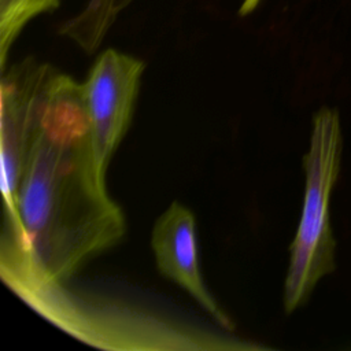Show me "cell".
<instances>
[{
	"mask_svg": "<svg viewBox=\"0 0 351 351\" xmlns=\"http://www.w3.org/2000/svg\"><path fill=\"white\" fill-rule=\"evenodd\" d=\"M0 276L25 303L81 341L104 350H258L165 319L137 307L74 292L37 271L14 247L0 243Z\"/></svg>",
	"mask_w": 351,
	"mask_h": 351,
	"instance_id": "cell-2",
	"label": "cell"
},
{
	"mask_svg": "<svg viewBox=\"0 0 351 351\" xmlns=\"http://www.w3.org/2000/svg\"><path fill=\"white\" fill-rule=\"evenodd\" d=\"M151 247L160 274L186 291L219 326L233 330V321L215 302L203 281L196 219L192 211L173 202L154 225Z\"/></svg>",
	"mask_w": 351,
	"mask_h": 351,
	"instance_id": "cell-6",
	"label": "cell"
},
{
	"mask_svg": "<svg viewBox=\"0 0 351 351\" xmlns=\"http://www.w3.org/2000/svg\"><path fill=\"white\" fill-rule=\"evenodd\" d=\"M58 70L26 59L3 74L0 86V158L4 221L15 217V197L32 140Z\"/></svg>",
	"mask_w": 351,
	"mask_h": 351,
	"instance_id": "cell-4",
	"label": "cell"
},
{
	"mask_svg": "<svg viewBox=\"0 0 351 351\" xmlns=\"http://www.w3.org/2000/svg\"><path fill=\"white\" fill-rule=\"evenodd\" d=\"M259 1H261V0H244V1L241 3L240 14H241V15H245V14L252 12V11L256 8V5L259 4Z\"/></svg>",
	"mask_w": 351,
	"mask_h": 351,
	"instance_id": "cell-8",
	"label": "cell"
},
{
	"mask_svg": "<svg viewBox=\"0 0 351 351\" xmlns=\"http://www.w3.org/2000/svg\"><path fill=\"white\" fill-rule=\"evenodd\" d=\"M143 71L141 60L106 49L82 84L95 165L103 178L132 122Z\"/></svg>",
	"mask_w": 351,
	"mask_h": 351,
	"instance_id": "cell-5",
	"label": "cell"
},
{
	"mask_svg": "<svg viewBox=\"0 0 351 351\" xmlns=\"http://www.w3.org/2000/svg\"><path fill=\"white\" fill-rule=\"evenodd\" d=\"M125 230L123 213L95 165L82 84L56 71L1 241L44 277L64 281Z\"/></svg>",
	"mask_w": 351,
	"mask_h": 351,
	"instance_id": "cell-1",
	"label": "cell"
},
{
	"mask_svg": "<svg viewBox=\"0 0 351 351\" xmlns=\"http://www.w3.org/2000/svg\"><path fill=\"white\" fill-rule=\"evenodd\" d=\"M60 0H0V66L4 71L8 51L25 25L51 11Z\"/></svg>",
	"mask_w": 351,
	"mask_h": 351,
	"instance_id": "cell-7",
	"label": "cell"
},
{
	"mask_svg": "<svg viewBox=\"0 0 351 351\" xmlns=\"http://www.w3.org/2000/svg\"><path fill=\"white\" fill-rule=\"evenodd\" d=\"M341 152L340 115L335 108L321 107L313 117L310 143L303 156V206L284 282V310L288 314L303 306L319 280L336 267V240L329 207Z\"/></svg>",
	"mask_w": 351,
	"mask_h": 351,
	"instance_id": "cell-3",
	"label": "cell"
}]
</instances>
